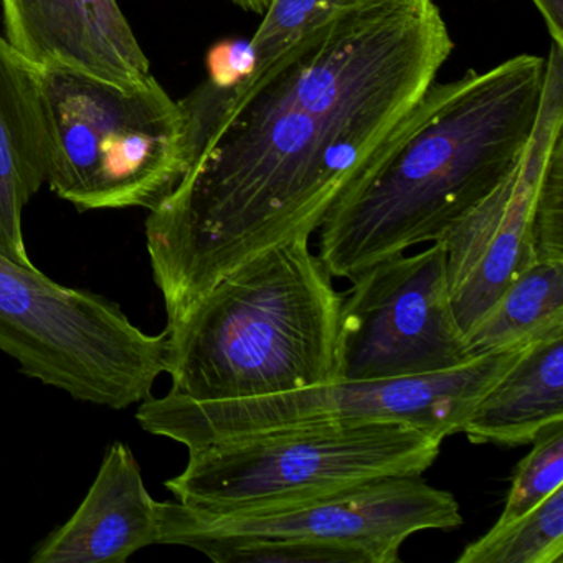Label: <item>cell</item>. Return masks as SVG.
Listing matches in <instances>:
<instances>
[{
  "instance_id": "11",
  "label": "cell",
  "mask_w": 563,
  "mask_h": 563,
  "mask_svg": "<svg viewBox=\"0 0 563 563\" xmlns=\"http://www.w3.org/2000/svg\"><path fill=\"white\" fill-rule=\"evenodd\" d=\"M48 133L38 68L0 34V253L34 268L22 216L47 183Z\"/></svg>"
},
{
  "instance_id": "17",
  "label": "cell",
  "mask_w": 563,
  "mask_h": 563,
  "mask_svg": "<svg viewBox=\"0 0 563 563\" xmlns=\"http://www.w3.org/2000/svg\"><path fill=\"white\" fill-rule=\"evenodd\" d=\"M355 0H272L258 31L250 38L255 70L243 84L256 80L292 42Z\"/></svg>"
},
{
  "instance_id": "18",
  "label": "cell",
  "mask_w": 563,
  "mask_h": 563,
  "mask_svg": "<svg viewBox=\"0 0 563 563\" xmlns=\"http://www.w3.org/2000/svg\"><path fill=\"white\" fill-rule=\"evenodd\" d=\"M533 258L563 260V133L547 154L532 206Z\"/></svg>"
},
{
  "instance_id": "3",
  "label": "cell",
  "mask_w": 563,
  "mask_h": 563,
  "mask_svg": "<svg viewBox=\"0 0 563 563\" xmlns=\"http://www.w3.org/2000/svg\"><path fill=\"white\" fill-rule=\"evenodd\" d=\"M157 543L219 563H397L408 537L457 529L463 517L453 494L398 476L236 512L157 500Z\"/></svg>"
},
{
  "instance_id": "12",
  "label": "cell",
  "mask_w": 563,
  "mask_h": 563,
  "mask_svg": "<svg viewBox=\"0 0 563 563\" xmlns=\"http://www.w3.org/2000/svg\"><path fill=\"white\" fill-rule=\"evenodd\" d=\"M4 37L29 64L45 70H67L118 87H134L140 78L101 37L80 0H0Z\"/></svg>"
},
{
  "instance_id": "9",
  "label": "cell",
  "mask_w": 563,
  "mask_h": 563,
  "mask_svg": "<svg viewBox=\"0 0 563 563\" xmlns=\"http://www.w3.org/2000/svg\"><path fill=\"white\" fill-rule=\"evenodd\" d=\"M562 133L563 48L552 44L545 60L542 107L522 159L441 239L446 249L451 306L463 335L533 260V196L547 154Z\"/></svg>"
},
{
  "instance_id": "2",
  "label": "cell",
  "mask_w": 563,
  "mask_h": 563,
  "mask_svg": "<svg viewBox=\"0 0 563 563\" xmlns=\"http://www.w3.org/2000/svg\"><path fill=\"white\" fill-rule=\"evenodd\" d=\"M342 301L309 240L258 253L167 324L170 394L235 400L334 382Z\"/></svg>"
},
{
  "instance_id": "13",
  "label": "cell",
  "mask_w": 563,
  "mask_h": 563,
  "mask_svg": "<svg viewBox=\"0 0 563 563\" xmlns=\"http://www.w3.org/2000/svg\"><path fill=\"white\" fill-rule=\"evenodd\" d=\"M563 420V334L532 342L474 405L461 433L473 444L522 446Z\"/></svg>"
},
{
  "instance_id": "16",
  "label": "cell",
  "mask_w": 563,
  "mask_h": 563,
  "mask_svg": "<svg viewBox=\"0 0 563 563\" xmlns=\"http://www.w3.org/2000/svg\"><path fill=\"white\" fill-rule=\"evenodd\" d=\"M560 487H563V420L547 424L533 438L532 450L517 464L497 522L529 512Z\"/></svg>"
},
{
  "instance_id": "15",
  "label": "cell",
  "mask_w": 563,
  "mask_h": 563,
  "mask_svg": "<svg viewBox=\"0 0 563 563\" xmlns=\"http://www.w3.org/2000/svg\"><path fill=\"white\" fill-rule=\"evenodd\" d=\"M563 559V487L529 512L496 522L464 547L457 563H560Z\"/></svg>"
},
{
  "instance_id": "20",
  "label": "cell",
  "mask_w": 563,
  "mask_h": 563,
  "mask_svg": "<svg viewBox=\"0 0 563 563\" xmlns=\"http://www.w3.org/2000/svg\"><path fill=\"white\" fill-rule=\"evenodd\" d=\"M206 67L210 85L219 90H233L255 70L252 44L243 38L217 42L207 52Z\"/></svg>"
},
{
  "instance_id": "1",
  "label": "cell",
  "mask_w": 563,
  "mask_h": 563,
  "mask_svg": "<svg viewBox=\"0 0 563 563\" xmlns=\"http://www.w3.org/2000/svg\"><path fill=\"white\" fill-rule=\"evenodd\" d=\"M543 85L533 55L434 80L325 216L319 258L332 278L443 239L522 159Z\"/></svg>"
},
{
  "instance_id": "21",
  "label": "cell",
  "mask_w": 563,
  "mask_h": 563,
  "mask_svg": "<svg viewBox=\"0 0 563 563\" xmlns=\"http://www.w3.org/2000/svg\"><path fill=\"white\" fill-rule=\"evenodd\" d=\"M549 29L552 44L563 48V0H530Z\"/></svg>"
},
{
  "instance_id": "7",
  "label": "cell",
  "mask_w": 563,
  "mask_h": 563,
  "mask_svg": "<svg viewBox=\"0 0 563 563\" xmlns=\"http://www.w3.org/2000/svg\"><path fill=\"white\" fill-rule=\"evenodd\" d=\"M0 352L75 400L124 410L166 374L167 331L147 334L111 299L0 253Z\"/></svg>"
},
{
  "instance_id": "14",
  "label": "cell",
  "mask_w": 563,
  "mask_h": 563,
  "mask_svg": "<svg viewBox=\"0 0 563 563\" xmlns=\"http://www.w3.org/2000/svg\"><path fill=\"white\" fill-rule=\"evenodd\" d=\"M563 334V260L533 258L464 335L470 357Z\"/></svg>"
},
{
  "instance_id": "5",
  "label": "cell",
  "mask_w": 563,
  "mask_h": 563,
  "mask_svg": "<svg viewBox=\"0 0 563 563\" xmlns=\"http://www.w3.org/2000/svg\"><path fill=\"white\" fill-rule=\"evenodd\" d=\"M443 440L397 421L268 431L190 448L183 473L164 486L207 512L260 509L385 477L421 476Z\"/></svg>"
},
{
  "instance_id": "8",
  "label": "cell",
  "mask_w": 563,
  "mask_h": 563,
  "mask_svg": "<svg viewBox=\"0 0 563 563\" xmlns=\"http://www.w3.org/2000/svg\"><path fill=\"white\" fill-rule=\"evenodd\" d=\"M351 282L339 319L335 380L417 377L473 361L451 306L443 240L375 263Z\"/></svg>"
},
{
  "instance_id": "19",
  "label": "cell",
  "mask_w": 563,
  "mask_h": 563,
  "mask_svg": "<svg viewBox=\"0 0 563 563\" xmlns=\"http://www.w3.org/2000/svg\"><path fill=\"white\" fill-rule=\"evenodd\" d=\"M88 19L114 54L140 78L151 77V64L118 0H80Z\"/></svg>"
},
{
  "instance_id": "22",
  "label": "cell",
  "mask_w": 563,
  "mask_h": 563,
  "mask_svg": "<svg viewBox=\"0 0 563 563\" xmlns=\"http://www.w3.org/2000/svg\"><path fill=\"white\" fill-rule=\"evenodd\" d=\"M230 2L250 14L263 15L272 0H230Z\"/></svg>"
},
{
  "instance_id": "4",
  "label": "cell",
  "mask_w": 563,
  "mask_h": 563,
  "mask_svg": "<svg viewBox=\"0 0 563 563\" xmlns=\"http://www.w3.org/2000/svg\"><path fill=\"white\" fill-rule=\"evenodd\" d=\"M52 192L88 210H154L186 167V117L151 75L118 87L38 68Z\"/></svg>"
},
{
  "instance_id": "10",
  "label": "cell",
  "mask_w": 563,
  "mask_h": 563,
  "mask_svg": "<svg viewBox=\"0 0 563 563\" xmlns=\"http://www.w3.org/2000/svg\"><path fill=\"white\" fill-rule=\"evenodd\" d=\"M157 500L126 443L111 444L77 512L52 532L32 563H123L157 543Z\"/></svg>"
},
{
  "instance_id": "6",
  "label": "cell",
  "mask_w": 563,
  "mask_h": 563,
  "mask_svg": "<svg viewBox=\"0 0 563 563\" xmlns=\"http://www.w3.org/2000/svg\"><path fill=\"white\" fill-rule=\"evenodd\" d=\"M527 347V345H526ZM479 355L461 367L388 380H334L265 397L200 401L147 397L136 410L144 431L190 448L268 431L397 421L448 438L516 364L523 349Z\"/></svg>"
}]
</instances>
